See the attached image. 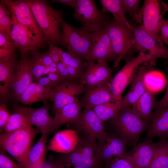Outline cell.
<instances>
[{
	"label": "cell",
	"mask_w": 168,
	"mask_h": 168,
	"mask_svg": "<svg viewBox=\"0 0 168 168\" xmlns=\"http://www.w3.org/2000/svg\"><path fill=\"white\" fill-rule=\"evenodd\" d=\"M160 38L161 41L168 44V20H164L160 30Z\"/></svg>",
	"instance_id": "obj_44"
},
{
	"label": "cell",
	"mask_w": 168,
	"mask_h": 168,
	"mask_svg": "<svg viewBox=\"0 0 168 168\" xmlns=\"http://www.w3.org/2000/svg\"><path fill=\"white\" fill-rule=\"evenodd\" d=\"M166 168H168V157L167 158V165H166Z\"/></svg>",
	"instance_id": "obj_60"
},
{
	"label": "cell",
	"mask_w": 168,
	"mask_h": 168,
	"mask_svg": "<svg viewBox=\"0 0 168 168\" xmlns=\"http://www.w3.org/2000/svg\"><path fill=\"white\" fill-rule=\"evenodd\" d=\"M62 28V45L74 56L86 60L91 45L93 32L84 26L73 27L63 19Z\"/></svg>",
	"instance_id": "obj_6"
},
{
	"label": "cell",
	"mask_w": 168,
	"mask_h": 168,
	"mask_svg": "<svg viewBox=\"0 0 168 168\" xmlns=\"http://www.w3.org/2000/svg\"><path fill=\"white\" fill-rule=\"evenodd\" d=\"M122 99L97 105L92 109L102 121L112 120L115 118L124 108Z\"/></svg>",
	"instance_id": "obj_30"
},
{
	"label": "cell",
	"mask_w": 168,
	"mask_h": 168,
	"mask_svg": "<svg viewBox=\"0 0 168 168\" xmlns=\"http://www.w3.org/2000/svg\"><path fill=\"white\" fill-rule=\"evenodd\" d=\"M156 58L152 55L141 51L139 52L137 56L127 61L109 84L110 89L116 101L122 99V93L131 81L135 69L141 64Z\"/></svg>",
	"instance_id": "obj_8"
},
{
	"label": "cell",
	"mask_w": 168,
	"mask_h": 168,
	"mask_svg": "<svg viewBox=\"0 0 168 168\" xmlns=\"http://www.w3.org/2000/svg\"><path fill=\"white\" fill-rule=\"evenodd\" d=\"M49 66H50L54 68H57V63L54 62H53L50 64Z\"/></svg>",
	"instance_id": "obj_58"
},
{
	"label": "cell",
	"mask_w": 168,
	"mask_h": 168,
	"mask_svg": "<svg viewBox=\"0 0 168 168\" xmlns=\"http://www.w3.org/2000/svg\"><path fill=\"white\" fill-rule=\"evenodd\" d=\"M135 44L139 52L146 50L156 58H161L168 60V48L159 43L140 26L133 27Z\"/></svg>",
	"instance_id": "obj_17"
},
{
	"label": "cell",
	"mask_w": 168,
	"mask_h": 168,
	"mask_svg": "<svg viewBox=\"0 0 168 168\" xmlns=\"http://www.w3.org/2000/svg\"><path fill=\"white\" fill-rule=\"evenodd\" d=\"M100 1L102 6V12L105 13L109 12L113 15L114 19L128 26H131L126 17V12L121 4L120 0H100Z\"/></svg>",
	"instance_id": "obj_31"
},
{
	"label": "cell",
	"mask_w": 168,
	"mask_h": 168,
	"mask_svg": "<svg viewBox=\"0 0 168 168\" xmlns=\"http://www.w3.org/2000/svg\"><path fill=\"white\" fill-rule=\"evenodd\" d=\"M11 114L7 111L5 105L4 103L0 106V128L1 130L4 129L7 123Z\"/></svg>",
	"instance_id": "obj_43"
},
{
	"label": "cell",
	"mask_w": 168,
	"mask_h": 168,
	"mask_svg": "<svg viewBox=\"0 0 168 168\" xmlns=\"http://www.w3.org/2000/svg\"><path fill=\"white\" fill-rule=\"evenodd\" d=\"M74 168H82L80 167H76V166H74Z\"/></svg>",
	"instance_id": "obj_61"
},
{
	"label": "cell",
	"mask_w": 168,
	"mask_h": 168,
	"mask_svg": "<svg viewBox=\"0 0 168 168\" xmlns=\"http://www.w3.org/2000/svg\"><path fill=\"white\" fill-rule=\"evenodd\" d=\"M115 134L126 147H134L141 134L147 130L149 123L140 116L130 106L124 108L112 119Z\"/></svg>",
	"instance_id": "obj_4"
},
{
	"label": "cell",
	"mask_w": 168,
	"mask_h": 168,
	"mask_svg": "<svg viewBox=\"0 0 168 168\" xmlns=\"http://www.w3.org/2000/svg\"><path fill=\"white\" fill-rule=\"evenodd\" d=\"M84 63V71L79 81L80 83L85 86V91L109 83L112 70L109 67L107 61H87Z\"/></svg>",
	"instance_id": "obj_10"
},
{
	"label": "cell",
	"mask_w": 168,
	"mask_h": 168,
	"mask_svg": "<svg viewBox=\"0 0 168 168\" xmlns=\"http://www.w3.org/2000/svg\"><path fill=\"white\" fill-rule=\"evenodd\" d=\"M166 69L167 73V81L166 92L163 97L160 100L156 102L155 108H162L168 106V68Z\"/></svg>",
	"instance_id": "obj_47"
},
{
	"label": "cell",
	"mask_w": 168,
	"mask_h": 168,
	"mask_svg": "<svg viewBox=\"0 0 168 168\" xmlns=\"http://www.w3.org/2000/svg\"><path fill=\"white\" fill-rule=\"evenodd\" d=\"M155 137L168 140V106L155 108L152 114L144 140H152Z\"/></svg>",
	"instance_id": "obj_19"
},
{
	"label": "cell",
	"mask_w": 168,
	"mask_h": 168,
	"mask_svg": "<svg viewBox=\"0 0 168 168\" xmlns=\"http://www.w3.org/2000/svg\"><path fill=\"white\" fill-rule=\"evenodd\" d=\"M82 107L79 100L67 105L55 114L54 118V131L62 125L67 124H74L81 115Z\"/></svg>",
	"instance_id": "obj_26"
},
{
	"label": "cell",
	"mask_w": 168,
	"mask_h": 168,
	"mask_svg": "<svg viewBox=\"0 0 168 168\" xmlns=\"http://www.w3.org/2000/svg\"><path fill=\"white\" fill-rule=\"evenodd\" d=\"M11 38L16 48L20 50L21 54L37 50L45 42L34 35L24 26L16 22H13Z\"/></svg>",
	"instance_id": "obj_18"
},
{
	"label": "cell",
	"mask_w": 168,
	"mask_h": 168,
	"mask_svg": "<svg viewBox=\"0 0 168 168\" xmlns=\"http://www.w3.org/2000/svg\"><path fill=\"white\" fill-rule=\"evenodd\" d=\"M66 67L72 82H74L75 80L77 79H79L80 80L84 72L70 66L66 65Z\"/></svg>",
	"instance_id": "obj_45"
},
{
	"label": "cell",
	"mask_w": 168,
	"mask_h": 168,
	"mask_svg": "<svg viewBox=\"0 0 168 168\" xmlns=\"http://www.w3.org/2000/svg\"><path fill=\"white\" fill-rule=\"evenodd\" d=\"M133 27L113 18L106 28L110 39L115 61L114 67H117L120 60L127 61L138 51L135 44Z\"/></svg>",
	"instance_id": "obj_3"
},
{
	"label": "cell",
	"mask_w": 168,
	"mask_h": 168,
	"mask_svg": "<svg viewBox=\"0 0 168 168\" xmlns=\"http://www.w3.org/2000/svg\"><path fill=\"white\" fill-rule=\"evenodd\" d=\"M151 65H143L138 68L133 80L130 90L122 99L124 107L133 105L147 90L144 78L146 74L151 69Z\"/></svg>",
	"instance_id": "obj_23"
},
{
	"label": "cell",
	"mask_w": 168,
	"mask_h": 168,
	"mask_svg": "<svg viewBox=\"0 0 168 168\" xmlns=\"http://www.w3.org/2000/svg\"><path fill=\"white\" fill-rule=\"evenodd\" d=\"M17 63L16 54L9 60L0 63V92L2 98L9 96Z\"/></svg>",
	"instance_id": "obj_27"
},
{
	"label": "cell",
	"mask_w": 168,
	"mask_h": 168,
	"mask_svg": "<svg viewBox=\"0 0 168 168\" xmlns=\"http://www.w3.org/2000/svg\"><path fill=\"white\" fill-rule=\"evenodd\" d=\"M105 168H137L127 153L123 158L115 157L105 164Z\"/></svg>",
	"instance_id": "obj_36"
},
{
	"label": "cell",
	"mask_w": 168,
	"mask_h": 168,
	"mask_svg": "<svg viewBox=\"0 0 168 168\" xmlns=\"http://www.w3.org/2000/svg\"><path fill=\"white\" fill-rule=\"evenodd\" d=\"M60 61L66 65L70 66L82 72H84V63H82L81 59L78 57L74 56L70 60H65L60 58Z\"/></svg>",
	"instance_id": "obj_41"
},
{
	"label": "cell",
	"mask_w": 168,
	"mask_h": 168,
	"mask_svg": "<svg viewBox=\"0 0 168 168\" xmlns=\"http://www.w3.org/2000/svg\"><path fill=\"white\" fill-rule=\"evenodd\" d=\"M13 22L10 17L5 16L0 18V32L10 39Z\"/></svg>",
	"instance_id": "obj_40"
},
{
	"label": "cell",
	"mask_w": 168,
	"mask_h": 168,
	"mask_svg": "<svg viewBox=\"0 0 168 168\" xmlns=\"http://www.w3.org/2000/svg\"><path fill=\"white\" fill-rule=\"evenodd\" d=\"M144 81L147 89L152 92L163 89L166 86V82L163 74L157 71L149 70L146 74Z\"/></svg>",
	"instance_id": "obj_33"
},
{
	"label": "cell",
	"mask_w": 168,
	"mask_h": 168,
	"mask_svg": "<svg viewBox=\"0 0 168 168\" xmlns=\"http://www.w3.org/2000/svg\"><path fill=\"white\" fill-rule=\"evenodd\" d=\"M31 51L32 53V56L30 58V59L32 72L34 80L36 81L43 75L44 71L46 67L39 59L36 50Z\"/></svg>",
	"instance_id": "obj_37"
},
{
	"label": "cell",
	"mask_w": 168,
	"mask_h": 168,
	"mask_svg": "<svg viewBox=\"0 0 168 168\" xmlns=\"http://www.w3.org/2000/svg\"><path fill=\"white\" fill-rule=\"evenodd\" d=\"M48 77L50 80L57 86L66 81L60 75L56 73H49Z\"/></svg>",
	"instance_id": "obj_50"
},
{
	"label": "cell",
	"mask_w": 168,
	"mask_h": 168,
	"mask_svg": "<svg viewBox=\"0 0 168 168\" xmlns=\"http://www.w3.org/2000/svg\"><path fill=\"white\" fill-rule=\"evenodd\" d=\"M49 73H56L59 74L57 68H54L50 66L46 67ZM60 75V74H59Z\"/></svg>",
	"instance_id": "obj_57"
},
{
	"label": "cell",
	"mask_w": 168,
	"mask_h": 168,
	"mask_svg": "<svg viewBox=\"0 0 168 168\" xmlns=\"http://www.w3.org/2000/svg\"><path fill=\"white\" fill-rule=\"evenodd\" d=\"M74 56L68 52L67 53L63 51L61 56L60 58L65 60H70Z\"/></svg>",
	"instance_id": "obj_53"
},
{
	"label": "cell",
	"mask_w": 168,
	"mask_h": 168,
	"mask_svg": "<svg viewBox=\"0 0 168 168\" xmlns=\"http://www.w3.org/2000/svg\"><path fill=\"white\" fill-rule=\"evenodd\" d=\"M35 82L44 86L51 88H53L57 86L50 80L48 77H40L35 81Z\"/></svg>",
	"instance_id": "obj_49"
},
{
	"label": "cell",
	"mask_w": 168,
	"mask_h": 168,
	"mask_svg": "<svg viewBox=\"0 0 168 168\" xmlns=\"http://www.w3.org/2000/svg\"><path fill=\"white\" fill-rule=\"evenodd\" d=\"M9 11L13 22L19 23L34 35L45 42L43 32L37 24L25 0H1Z\"/></svg>",
	"instance_id": "obj_9"
},
{
	"label": "cell",
	"mask_w": 168,
	"mask_h": 168,
	"mask_svg": "<svg viewBox=\"0 0 168 168\" xmlns=\"http://www.w3.org/2000/svg\"><path fill=\"white\" fill-rule=\"evenodd\" d=\"M74 10V18L93 32L106 28L112 19L110 15L99 10L93 0H77Z\"/></svg>",
	"instance_id": "obj_7"
},
{
	"label": "cell",
	"mask_w": 168,
	"mask_h": 168,
	"mask_svg": "<svg viewBox=\"0 0 168 168\" xmlns=\"http://www.w3.org/2000/svg\"><path fill=\"white\" fill-rule=\"evenodd\" d=\"M68 166L82 168H103L100 159L86 156L75 149L72 152L61 156L56 161Z\"/></svg>",
	"instance_id": "obj_24"
},
{
	"label": "cell",
	"mask_w": 168,
	"mask_h": 168,
	"mask_svg": "<svg viewBox=\"0 0 168 168\" xmlns=\"http://www.w3.org/2000/svg\"><path fill=\"white\" fill-rule=\"evenodd\" d=\"M15 111L19 112L27 119L30 124L36 126L42 134H49L54 131V118L50 116L47 102L43 106L38 108L17 106Z\"/></svg>",
	"instance_id": "obj_16"
},
{
	"label": "cell",
	"mask_w": 168,
	"mask_h": 168,
	"mask_svg": "<svg viewBox=\"0 0 168 168\" xmlns=\"http://www.w3.org/2000/svg\"><path fill=\"white\" fill-rule=\"evenodd\" d=\"M166 20H168V18H167V19Z\"/></svg>",
	"instance_id": "obj_62"
},
{
	"label": "cell",
	"mask_w": 168,
	"mask_h": 168,
	"mask_svg": "<svg viewBox=\"0 0 168 168\" xmlns=\"http://www.w3.org/2000/svg\"><path fill=\"white\" fill-rule=\"evenodd\" d=\"M75 149L86 156L100 159L97 154L96 142L92 141L87 138L82 140L79 139Z\"/></svg>",
	"instance_id": "obj_35"
},
{
	"label": "cell",
	"mask_w": 168,
	"mask_h": 168,
	"mask_svg": "<svg viewBox=\"0 0 168 168\" xmlns=\"http://www.w3.org/2000/svg\"><path fill=\"white\" fill-rule=\"evenodd\" d=\"M15 46L7 48H0V63L10 60L16 53Z\"/></svg>",
	"instance_id": "obj_42"
},
{
	"label": "cell",
	"mask_w": 168,
	"mask_h": 168,
	"mask_svg": "<svg viewBox=\"0 0 168 168\" xmlns=\"http://www.w3.org/2000/svg\"><path fill=\"white\" fill-rule=\"evenodd\" d=\"M52 89L55 114L64 106L79 101V96L86 91L84 85L69 81H66Z\"/></svg>",
	"instance_id": "obj_13"
},
{
	"label": "cell",
	"mask_w": 168,
	"mask_h": 168,
	"mask_svg": "<svg viewBox=\"0 0 168 168\" xmlns=\"http://www.w3.org/2000/svg\"><path fill=\"white\" fill-rule=\"evenodd\" d=\"M53 96L52 88L44 86L35 82L30 83L23 92L19 102L31 105L40 101H53Z\"/></svg>",
	"instance_id": "obj_25"
},
{
	"label": "cell",
	"mask_w": 168,
	"mask_h": 168,
	"mask_svg": "<svg viewBox=\"0 0 168 168\" xmlns=\"http://www.w3.org/2000/svg\"><path fill=\"white\" fill-rule=\"evenodd\" d=\"M15 46L12 39L0 32V48H7Z\"/></svg>",
	"instance_id": "obj_46"
},
{
	"label": "cell",
	"mask_w": 168,
	"mask_h": 168,
	"mask_svg": "<svg viewBox=\"0 0 168 168\" xmlns=\"http://www.w3.org/2000/svg\"><path fill=\"white\" fill-rule=\"evenodd\" d=\"M109 84H104L85 91L80 101L82 107L93 109L99 105L116 101L110 89Z\"/></svg>",
	"instance_id": "obj_21"
},
{
	"label": "cell",
	"mask_w": 168,
	"mask_h": 168,
	"mask_svg": "<svg viewBox=\"0 0 168 168\" xmlns=\"http://www.w3.org/2000/svg\"><path fill=\"white\" fill-rule=\"evenodd\" d=\"M79 141L77 131L65 129L57 132L49 140L47 150L67 154L73 151Z\"/></svg>",
	"instance_id": "obj_20"
},
{
	"label": "cell",
	"mask_w": 168,
	"mask_h": 168,
	"mask_svg": "<svg viewBox=\"0 0 168 168\" xmlns=\"http://www.w3.org/2000/svg\"><path fill=\"white\" fill-rule=\"evenodd\" d=\"M156 102L152 92L147 90L140 96L131 108L140 116L149 123V120L155 108Z\"/></svg>",
	"instance_id": "obj_29"
},
{
	"label": "cell",
	"mask_w": 168,
	"mask_h": 168,
	"mask_svg": "<svg viewBox=\"0 0 168 168\" xmlns=\"http://www.w3.org/2000/svg\"><path fill=\"white\" fill-rule=\"evenodd\" d=\"M148 168H166L168 157V140H160Z\"/></svg>",
	"instance_id": "obj_32"
},
{
	"label": "cell",
	"mask_w": 168,
	"mask_h": 168,
	"mask_svg": "<svg viewBox=\"0 0 168 168\" xmlns=\"http://www.w3.org/2000/svg\"><path fill=\"white\" fill-rule=\"evenodd\" d=\"M103 122L93 109L85 108L73 124L76 129L84 133L87 139L96 142L106 132Z\"/></svg>",
	"instance_id": "obj_15"
},
{
	"label": "cell",
	"mask_w": 168,
	"mask_h": 168,
	"mask_svg": "<svg viewBox=\"0 0 168 168\" xmlns=\"http://www.w3.org/2000/svg\"><path fill=\"white\" fill-rule=\"evenodd\" d=\"M21 55L10 86L9 95L16 102H19L22 93L34 80L28 53Z\"/></svg>",
	"instance_id": "obj_11"
},
{
	"label": "cell",
	"mask_w": 168,
	"mask_h": 168,
	"mask_svg": "<svg viewBox=\"0 0 168 168\" xmlns=\"http://www.w3.org/2000/svg\"><path fill=\"white\" fill-rule=\"evenodd\" d=\"M156 142L147 140L137 143L128 154L137 168H148L154 154Z\"/></svg>",
	"instance_id": "obj_22"
},
{
	"label": "cell",
	"mask_w": 168,
	"mask_h": 168,
	"mask_svg": "<svg viewBox=\"0 0 168 168\" xmlns=\"http://www.w3.org/2000/svg\"><path fill=\"white\" fill-rule=\"evenodd\" d=\"M39 168H54L52 163L44 162L41 166Z\"/></svg>",
	"instance_id": "obj_56"
},
{
	"label": "cell",
	"mask_w": 168,
	"mask_h": 168,
	"mask_svg": "<svg viewBox=\"0 0 168 168\" xmlns=\"http://www.w3.org/2000/svg\"><path fill=\"white\" fill-rule=\"evenodd\" d=\"M0 168H23L16 162L6 152L0 150Z\"/></svg>",
	"instance_id": "obj_39"
},
{
	"label": "cell",
	"mask_w": 168,
	"mask_h": 168,
	"mask_svg": "<svg viewBox=\"0 0 168 168\" xmlns=\"http://www.w3.org/2000/svg\"><path fill=\"white\" fill-rule=\"evenodd\" d=\"M168 10V4L162 0H145L135 20L141 27L159 43L160 30L164 20L163 16Z\"/></svg>",
	"instance_id": "obj_5"
},
{
	"label": "cell",
	"mask_w": 168,
	"mask_h": 168,
	"mask_svg": "<svg viewBox=\"0 0 168 168\" xmlns=\"http://www.w3.org/2000/svg\"><path fill=\"white\" fill-rule=\"evenodd\" d=\"M51 1L53 2L60 3L71 7L74 9L77 4V0H53Z\"/></svg>",
	"instance_id": "obj_51"
},
{
	"label": "cell",
	"mask_w": 168,
	"mask_h": 168,
	"mask_svg": "<svg viewBox=\"0 0 168 168\" xmlns=\"http://www.w3.org/2000/svg\"><path fill=\"white\" fill-rule=\"evenodd\" d=\"M121 4L126 12L135 19L139 11L140 0H120Z\"/></svg>",
	"instance_id": "obj_38"
},
{
	"label": "cell",
	"mask_w": 168,
	"mask_h": 168,
	"mask_svg": "<svg viewBox=\"0 0 168 168\" xmlns=\"http://www.w3.org/2000/svg\"><path fill=\"white\" fill-rule=\"evenodd\" d=\"M113 59L114 53L106 28L93 32L86 60L96 62Z\"/></svg>",
	"instance_id": "obj_14"
},
{
	"label": "cell",
	"mask_w": 168,
	"mask_h": 168,
	"mask_svg": "<svg viewBox=\"0 0 168 168\" xmlns=\"http://www.w3.org/2000/svg\"><path fill=\"white\" fill-rule=\"evenodd\" d=\"M65 68L66 65L62 62H60L57 63V68L59 74L60 72Z\"/></svg>",
	"instance_id": "obj_55"
},
{
	"label": "cell",
	"mask_w": 168,
	"mask_h": 168,
	"mask_svg": "<svg viewBox=\"0 0 168 168\" xmlns=\"http://www.w3.org/2000/svg\"><path fill=\"white\" fill-rule=\"evenodd\" d=\"M49 72L47 68L46 67H45L43 72V75H45L46 74H49Z\"/></svg>",
	"instance_id": "obj_59"
},
{
	"label": "cell",
	"mask_w": 168,
	"mask_h": 168,
	"mask_svg": "<svg viewBox=\"0 0 168 168\" xmlns=\"http://www.w3.org/2000/svg\"><path fill=\"white\" fill-rule=\"evenodd\" d=\"M48 135L42 134L37 143L30 148L26 158L27 168H39L44 162Z\"/></svg>",
	"instance_id": "obj_28"
},
{
	"label": "cell",
	"mask_w": 168,
	"mask_h": 168,
	"mask_svg": "<svg viewBox=\"0 0 168 168\" xmlns=\"http://www.w3.org/2000/svg\"><path fill=\"white\" fill-rule=\"evenodd\" d=\"M11 13L5 4L1 1L0 2V18L5 16L10 17Z\"/></svg>",
	"instance_id": "obj_52"
},
{
	"label": "cell",
	"mask_w": 168,
	"mask_h": 168,
	"mask_svg": "<svg viewBox=\"0 0 168 168\" xmlns=\"http://www.w3.org/2000/svg\"><path fill=\"white\" fill-rule=\"evenodd\" d=\"M54 168H70L71 166H67L57 161L52 162Z\"/></svg>",
	"instance_id": "obj_54"
},
{
	"label": "cell",
	"mask_w": 168,
	"mask_h": 168,
	"mask_svg": "<svg viewBox=\"0 0 168 168\" xmlns=\"http://www.w3.org/2000/svg\"><path fill=\"white\" fill-rule=\"evenodd\" d=\"M31 125L27 119L21 113L15 111L11 114L5 126L4 132H9L28 127Z\"/></svg>",
	"instance_id": "obj_34"
},
{
	"label": "cell",
	"mask_w": 168,
	"mask_h": 168,
	"mask_svg": "<svg viewBox=\"0 0 168 168\" xmlns=\"http://www.w3.org/2000/svg\"><path fill=\"white\" fill-rule=\"evenodd\" d=\"M38 55L40 61L46 67L49 66L53 62L49 52L42 53L38 51Z\"/></svg>",
	"instance_id": "obj_48"
},
{
	"label": "cell",
	"mask_w": 168,
	"mask_h": 168,
	"mask_svg": "<svg viewBox=\"0 0 168 168\" xmlns=\"http://www.w3.org/2000/svg\"><path fill=\"white\" fill-rule=\"evenodd\" d=\"M96 142V150L99 158L106 164L113 158L125 157L126 147L115 133L105 132Z\"/></svg>",
	"instance_id": "obj_12"
},
{
	"label": "cell",
	"mask_w": 168,
	"mask_h": 168,
	"mask_svg": "<svg viewBox=\"0 0 168 168\" xmlns=\"http://www.w3.org/2000/svg\"><path fill=\"white\" fill-rule=\"evenodd\" d=\"M43 32L45 42L49 45H62L60 24L64 14L61 10L54 8L44 0H25Z\"/></svg>",
	"instance_id": "obj_1"
},
{
	"label": "cell",
	"mask_w": 168,
	"mask_h": 168,
	"mask_svg": "<svg viewBox=\"0 0 168 168\" xmlns=\"http://www.w3.org/2000/svg\"><path fill=\"white\" fill-rule=\"evenodd\" d=\"M41 132L39 128L32 126L0 135L1 150L12 156L23 168H27L26 158L34 139Z\"/></svg>",
	"instance_id": "obj_2"
}]
</instances>
